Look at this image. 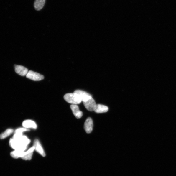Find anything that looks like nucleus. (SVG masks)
<instances>
[{"mask_svg":"<svg viewBox=\"0 0 176 176\" xmlns=\"http://www.w3.org/2000/svg\"><path fill=\"white\" fill-rule=\"evenodd\" d=\"M30 142V140L26 136L22 135L19 138L10 139L9 144L14 150H21L25 151L27 147Z\"/></svg>","mask_w":176,"mask_h":176,"instance_id":"f257e3e1","label":"nucleus"},{"mask_svg":"<svg viewBox=\"0 0 176 176\" xmlns=\"http://www.w3.org/2000/svg\"><path fill=\"white\" fill-rule=\"evenodd\" d=\"M64 98L68 103L72 104L78 105L81 103L82 101L79 96L75 92L66 94Z\"/></svg>","mask_w":176,"mask_h":176,"instance_id":"f03ea898","label":"nucleus"},{"mask_svg":"<svg viewBox=\"0 0 176 176\" xmlns=\"http://www.w3.org/2000/svg\"><path fill=\"white\" fill-rule=\"evenodd\" d=\"M27 78L34 81H40L44 79V76L37 73L35 72L32 70L29 71L26 75Z\"/></svg>","mask_w":176,"mask_h":176,"instance_id":"7ed1b4c3","label":"nucleus"},{"mask_svg":"<svg viewBox=\"0 0 176 176\" xmlns=\"http://www.w3.org/2000/svg\"><path fill=\"white\" fill-rule=\"evenodd\" d=\"M83 103L85 107L88 110L90 111H94L97 104L92 98L87 101L83 102Z\"/></svg>","mask_w":176,"mask_h":176,"instance_id":"20e7f679","label":"nucleus"},{"mask_svg":"<svg viewBox=\"0 0 176 176\" xmlns=\"http://www.w3.org/2000/svg\"><path fill=\"white\" fill-rule=\"evenodd\" d=\"M35 150L43 157L45 156V154L44 149L38 139H35L34 142V146Z\"/></svg>","mask_w":176,"mask_h":176,"instance_id":"39448f33","label":"nucleus"},{"mask_svg":"<svg viewBox=\"0 0 176 176\" xmlns=\"http://www.w3.org/2000/svg\"><path fill=\"white\" fill-rule=\"evenodd\" d=\"M93 122L91 117H88L86 119L84 124V129L86 132L90 134L92 131L93 128Z\"/></svg>","mask_w":176,"mask_h":176,"instance_id":"423d86ee","label":"nucleus"},{"mask_svg":"<svg viewBox=\"0 0 176 176\" xmlns=\"http://www.w3.org/2000/svg\"><path fill=\"white\" fill-rule=\"evenodd\" d=\"M74 92L79 96L83 102L87 101L92 98L91 94L84 91L78 90L75 91Z\"/></svg>","mask_w":176,"mask_h":176,"instance_id":"0eeeda50","label":"nucleus"},{"mask_svg":"<svg viewBox=\"0 0 176 176\" xmlns=\"http://www.w3.org/2000/svg\"><path fill=\"white\" fill-rule=\"evenodd\" d=\"M15 72L21 76H26L29 72L28 70L24 66L15 65Z\"/></svg>","mask_w":176,"mask_h":176,"instance_id":"6e6552de","label":"nucleus"},{"mask_svg":"<svg viewBox=\"0 0 176 176\" xmlns=\"http://www.w3.org/2000/svg\"><path fill=\"white\" fill-rule=\"evenodd\" d=\"M74 116L76 118H81L83 116V113L79 109V107L77 105L72 104L70 106Z\"/></svg>","mask_w":176,"mask_h":176,"instance_id":"1a4fd4ad","label":"nucleus"},{"mask_svg":"<svg viewBox=\"0 0 176 176\" xmlns=\"http://www.w3.org/2000/svg\"><path fill=\"white\" fill-rule=\"evenodd\" d=\"M35 150L34 146L30 148L29 149L24 152L23 156L22 157L23 159L26 160H30L32 158L33 153Z\"/></svg>","mask_w":176,"mask_h":176,"instance_id":"9d476101","label":"nucleus"},{"mask_svg":"<svg viewBox=\"0 0 176 176\" xmlns=\"http://www.w3.org/2000/svg\"><path fill=\"white\" fill-rule=\"evenodd\" d=\"M23 127L27 129L33 128L36 129L37 125L36 123L31 120H24L22 123Z\"/></svg>","mask_w":176,"mask_h":176,"instance_id":"9b49d317","label":"nucleus"},{"mask_svg":"<svg viewBox=\"0 0 176 176\" xmlns=\"http://www.w3.org/2000/svg\"><path fill=\"white\" fill-rule=\"evenodd\" d=\"M45 0H35L34 3V7L37 11H40L44 7Z\"/></svg>","mask_w":176,"mask_h":176,"instance_id":"f8f14e48","label":"nucleus"},{"mask_svg":"<svg viewBox=\"0 0 176 176\" xmlns=\"http://www.w3.org/2000/svg\"><path fill=\"white\" fill-rule=\"evenodd\" d=\"M108 108L104 105L98 104L96 105L95 112L98 113H106L108 111Z\"/></svg>","mask_w":176,"mask_h":176,"instance_id":"ddd939ff","label":"nucleus"},{"mask_svg":"<svg viewBox=\"0 0 176 176\" xmlns=\"http://www.w3.org/2000/svg\"><path fill=\"white\" fill-rule=\"evenodd\" d=\"M25 151L21 150H14L10 154L11 156L14 159L22 158L24 155Z\"/></svg>","mask_w":176,"mask_h":176,"instance_id":"4468645a","label":"nucleus"},{"mask_svg":"<svg viewBox=\"0 0 176 176\" xmlns=\"http://www.w3.org/2000/svg\"><path fill=\"white\" fill-rule=\"evenodd\" d=\"M14 132L13 129H8L6 130L4 132L0 134V139H3L7 137L10 135Z\"/></svg>","mask_w":176,"mask_h":176,"instance_id":"2eb2a0df","label":"nucleus"},{"mask_svg":"<svg viewBox=\"0 0 176 176\" xmlns=\"http://www.w3.org/2000/svg\"><path fill=\"white\" fill-rule=\"evenodd\" d=\"M29 131V129L26 128H19L17 129L15 131V132H19L23 133L24 132L28 131Z\"/></svg>","mask_w":176,"mask_h":176,"instance_id":"dca6fc26","label":"nucleus"}]
</instances>
